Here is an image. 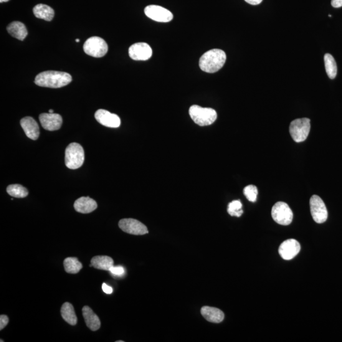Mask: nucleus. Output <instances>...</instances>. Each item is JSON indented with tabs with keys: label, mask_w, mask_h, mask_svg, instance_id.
Listing matches in <instances>:
<instances>
[{
	"label": "nucleus",
	"mask_w": 342,
	"mask_h": 342,
	"mask_svg": "<svg viewBox=\"0 0 342 342\" xmlns=\"http://www.w3.org/2000/svg\"><path fill=\"white\" fill-rule=\"evenodd\" d=\"M72 78L69 73L60 71H45L35 78V85L42 87L59 88L68 85Z\"/></svg>",
	"instance_id": "obj_1"
},
{
	"label": "nucleus",
	"mask_w": 342,
	"mask_h": 342,
	"mask_svg": "<svg viewBox=\"0 0 342 342\" xmlns=\"http://www.w3.org/2000/svg\"><path fill=\"white\" fill-rule=\"evenodd\" d=\"M225 60L226 55L224 51L220 49L210 50L200 57V68L205 72H216L224 66Z\"/></svg>",
	"instance_id": "obj_2"
},
{
	"label": "nucleus",
	"mask_w": 342,
	"mask_h": 342,
	"mask_svg": "<svg viewBox=\"0 0 342 342\" xmlns=\"http://www.w3.org/2000/svg\"><path fill=\"white\" fill-rule=\"evenodd\" d=\"M189 114L195 123L200 126L211 125L216 121L217 114L214 109L204 108L199 105H192Z\"/></svg>",
	"instance_id": "obj_3"
},
{
	"label": "nucleus",
	"mask_w": 342,
	"mask_h": 342,
	"mask_svg": "<svg viewBox=\"0 0 342 342\" xmlns=\"http://www.w3.org/2000/svg\"><path fill=\"white\" fill-rule=\"evenodd\" d=\"M85 161V151L82 146L77 143L68 144L65 149V163L70 169H77L83 166Z\"/></svg>",
	"instance_id": "obj_4"
},
{
	"label": "nucleus",
	"mask_w": 342,
	"mask_h": 342,
	"mask_svg": "<svg viewBox=\"0 0 342 342\" xmlns=\"http://www.w3.org/2000/svg\"><path fill=\"white\" fill-rule=\"evenodd\" d=\"M311 120L308 118L295 119L290 123L289 131L291 138L296 143L305 141L311 129Z\"/></svg>",
	"instance_id": "obj_5"
},
{
	"label": "nucleus",
	"mask_w": 342,
	"mask_h": 342,
	"mask_svg": "<svg viewBox=\"0 0 342 342\" xmlns=\"http://www.w3.org/2000/svg\"><path fill=\"white\" fill-rule=\"evenodd\" d=\"M86 54L95 58L103 57L108 52V45L105 41L100 37L88 38L83 46Z\"/></svg>",
	"instance_id": "obj_6"
},
{
	"label": "nucleus",
	"mask_w": 342,
	"mask_h": 342,
	"mask_svg": "<svg viewBox=\"0 0 342 342\" xmlns=\"http://www.w3.org/2000/svg\"><path fill=\"white\" fill-rule=\"evenodd\" d=\"M271 215L276 222L283 225L290 224L293 217L292 210L286 203L283 202H278L274 205Z\"/></svg>",
	"instance_id": "obj_7"
},
{
	"label": "nucleus",
	"mask_w": 342,
	"mask_h": 342,
	"mask_svg": "<svg viewBox=\"0 0 342 342\" xmlns=\"http://www.w3.org/2000/svg\"><path fill=\"white\" fill-rule=\"evenodd\" d=\"M310 209L314 221L319 224L326 222L328 219V210L323 200L318 195H313L310 199Z\"/></svg>",
	"instance_id": "obj_8"
},
{
	"label": "nucleus",
	"mask_w": 342,
	"mask_h": 342,
	"mask_svg": "<svg viewBox=\"0 0 342 342\" xmlns=\"http://www.w3.org/2000/svg\"><path fill=\"white\" fill-rule=\"evenodd\" d=\"M144 14L155 21L169 22L173 19V15L169 10L158 5H149L144 9Z\"/></svg>",
	"instance_id": "obj_9"
},
{
	"label": "nucleus",
	"mask_w": 342,
	"mask_h": 342,
	"mask_svg": "<svg viewBox=\"0 0 342 342\" xmlns=\"http://www.w3.org/2000/svg\"><path fill=\"white\" fill-rule=\"evenodd\" d=\"M119 226L124 232L134 235H143L148 233L145 225L139 220L128 218L121 219L119 222Z\"/></svg>",
	"instance_id": "obj_10"
},
{
	"label": "nucleus",
	"mask_w": 342,
	"mask_h": 342,
	"mask_svg": "<svg viewBox=\"0 0 342 342\" xmlns=\"http://www.w3.org/2000/svg\"><path fill=\"white\" fill-rule=\"evenodd\" d=\"M129 55L134 60H147L152 55V50L146 43H137L129 48Z\"/></svg>",
	"instance_id": "obj_11"
},
{
	"label": "nucleus",
	"mask_w": 342,
	"mask_h": 342,
	"mask_svg": "<svg viewBox=\"0 0 342 342\" xmlns=\"http://www.w3.org/2000/svg\"><path fill=\"white\" fill-rule=\"evenodd\" d=\"M300 250V243L295 239H289L281 243L279 253L284 260H289L298 255Z\"/></svg>",
	"instance_id": "obj_12"
},
{
	"label": "nucleus",
	"mask_w": 342,
	"mask_h": 342,
	"mask_svg": "<svg viewBox=\"0 0 342 342\" xmlns=\"http://www.w3.org/2000/svg\"><path fill=\"white\" fill-rule=\"evenodd\" d=\"M96 120L108 128H117L121 125V119L118 115L104 109H99L95 114Z\"/></svg>",
	"instance_id": "obj_13"
},
{
	"label": "nucleus",
	"mask_w": 342,
	"mask_h": 342,
	"mask_svg": "<svg viewBox=\"0 0 342 342\" xmlns=\"http://www.w3.org/2000/svg\"><path fill=\"white\" fill-rule=\"evenodd\" d=\"M39 119L43 128L47 131L58 130L62 125V116L58 113H43L40 114Z\"/></svg>",
	"instance_id": "obj_14"
},
{
	"label": "nucleus",
	"mask_w": 342,
	"mask_h": 342,
	"mask_svg": "<svg viewBox=\"0 0 342 342\" xmlns=\"http://www.w3.org/2000/svg\"><path fill=\"white\" fill-rule=\"evenodd\" d=\"M20 126L28 138L36 140L40 136V128L37 122L31 117H25L20 121Z\"/></svg>",
	"instance_id": "obj_15"
},
{
	"label": "nucleus",
	"mask_w": 342,
	"mask_h": 342,
	"mask_svg": "<svg viewBox=\"0 0 342 342\" xmlns=\"http://www.w3.org/2000/svg\"><path fill=\"white\" fill-rule=\"evenodd\" d=\"M73 207L78 212L89 214L96 209L97 204L95 200L89 197H82L75 200Z\"/></svg>",
	"instance_id": "obj_16"
},
{
	"label": "nucleus",
	"mask_w": 342,
	"mask_h": 342,
	"mask_svg": "<svg viewBox=\"0 0 342 342\" xmlns=\"http://www.w3.org/2000/svg\"><path fill=\"white\" fill-rule=\"evenodd\" d=\"M83 316L85 319L86 326L91 331H95L100 329L101 323L100 319L96 314L94 313L90 307L85 306L82 309Z\"/></svg>",
	"instance_id": "obj_17"
},
{
	"label": "nucleus",
	"mask_w": 342,
	"mask_h": 342,
	"mask_svg": "<svg viewBox=\"0 0 342 342\" xmlns=\"http://www.w3.org/2000/svg\"><path fill=\"white\" fill-rule=\"evenodd\" d=\"M201 314L203 317L210 323H221L224 318V314L222 311L212 307H203L201 309Z\"/></svg>",
	"instance_id": "obj_18"
},
{
	"label": "nucleus",
	"mask_w": 342,
	"mask_h": 342,
	"mask_svg": "<svg viewBox=\"0 0 342 342\" xmlns=\"http://www.w3.org/2000/svg\"><path fill=\"white\" fill-rule=\"evenodd\" d=\"M7 31L12 36L16 39L23 41L26 37L28 32L26 27L23 23L15 21L8 25Z\"/></svg>",
	"instance_id": "obj_19"
},
{
	"label": "nucleus",
	"mask_w": 342,
	"mask_h": 342,
	"mask_svg": "<svg viewBox=\"0 0 342 342\" xmlns=\"http://www.w3.org/2000/svg\"><path fill=\"white\" fill-rule=\"evenodd\" d=\"M33 13L38 19L51 21L54 17V10L47 5L38 4L33 9Z\"/></svg>",
	"instance_id": "obj_20"
},
{
	"label": "nucleus",
	"mask_w": 342,
	"mask_h": 342,
	"mask_svg": "<svg viewBox=\"0 0 342 342\" xmlns=\"http://www.w3.org/2000/svg\"><path fill=\"white\" fill-rule=\"evenodd\" d=\"M91 265L97 270L109 271L114 265L112 258L108 256H95L91 260Z\"/></svg>",
	"instance_id": "obj_21"
},
{
	"label": "nucleus",
	"mask_w": 342,
	"mask_h": 342,
	"mask_svg": "<svg viewBox=\"0 0 342 342\" xmlns=\"http://www.w3.org/2000/svg\"><path fill=\"white\" fill-rule=\"evenodd\" d=\"M61 315L62 318L70 325L74 326L77 324L78 318L75 315L74 309L72 304L65 302L61 308Z\"/></svg>",
	"instance_id": "obj_22"
},
{
	"label": "nucleus",
	"mask_w": 342,
	"mask_h": 342,
	"mask_svg": "<svg viewBox=\"0 0 342 342\" xmlns=\"http://www.w3.org/2000/svg\"><path fill=\"white\" fill-rule=\"evenodd\" d=\"M324 64H325L327 75L331 80L336 78L337 74V65L335 60L333 56L326 53L324 57Z\"/></svg>",
	"instance_id": "obj_23"
},
{
	"label": "nucleus",
	"mask_w": 342,
	"mask_h": 342,
	"mask_svg": "<svg viewBox=\"0 0 342 342\" xmlns=\"http://www.w3.org/2000/svg\"><path fill=\"white\" fill-rule=\"evenodd\" d=\"M66 272L70 274H77L83 268V264L76 257H67L63 261Z\"/></svg>",
	"instance_id": "obj_24"
},
{
	"label": "nucleus",
	"mask_w": 342,
	"mask_h": 342,
	"mask_svg": "<svg viewBox=\"0 0 342 342\" xmlns=\"http://www.w3.org/2000/svg\"><path fill=\"white\" fill-rule=\"evenodd\" d=\"M7 192L10 196L15 198H25L29 194L28 190L20 184H11L7 187Z\"/></svg>",
	"instance_id": "obj_25"
},
{
	"label": "nucleus",
	"mask_w": 342,
	"mask_h": 342,
	"mask_svg": "<svg viewBox=\"0 0 342 342\" xmlns=\"http://www.w3.org/2000/svg\"><path fill=\"white\" fill-rule=\"evenodd\" d=\"M242 204L240 200H234L228 205L227 212L232 216L240 217L243 214Z\"/></svg>",
	"instance_id": "obj_26"
},
{
	"label": "nucleus",
	"mask_w": 342,
	"mask_h": 342,
	"mask_svg": "<svg viewBox=\"0 0 342 342\" xmlns=\"http://www.w3.org/2000/svg\"><path fill=\"white\" fill-rule=\"evenodd\" d=\"M243 194L251 202H255L257 200L258 189L254 185H248L243 189Z\"/></svg>",
	"instance_id": "obj_27"
},
{
	"label": "nucleus",
	"mask_w": 342,
	"mask_h": 342,
	"mask_svg": "<svg viewBox=\"0 0 342 342\" xmlns=\"http://www.w3.org/2000/svg\"><path fill=\"white\" fill-rule=\"evenodd\" d=\"M109 271H110L111 275L118 276V277H120V276H123L125 274V270L122 266L113 265L110 269Z\"/></svg>",
	"instance_id": "obj_28"
},
{
	"label": "nucleus",
	"mask_w": 342,
	"mask_h": 342,
	"mask_svg": "<svg viewBox=\"0 0 342 342\" xmlns=\"http://www.w3.org/2000/svg\"><path fill=\"white\" fill-rule=\"evenodd\" d=\"M9 319L8 318V316L5 315L0 316V330H2L3 329L5 328L8 323H9Z\"/></svg>",
	"instance_id": "obj_29"
},
{
	"label": "nucleus",
	"mask_w": 342,
	"mask_h": 342,
	"mask_svg": "<svg viewBox=\"0 0 342 342\" xmlns=\"http://www.w3.org/2000/svg\"><path fill=\"white\" fill-rule=\"evenodd\" d=\"M102 290L106 294H111L113 292V289L111 286L106 285V283H103Z\"/></svg>",
	"instance_id": "obj_30"
},
{
	"label": "nucleus",
	"mask_w": 342,
	"mask_h": 342,
	"mask_svg": "<svg viewBox=\"0 0 342 342\" xmlns=\"http://www.w3.org/2000/svg\"><path fill=\"white\" fill-rule=\"evenodd\" d=\"M332 7L339 8L342 7V0H331Z\"/></svg>",
	"instance_id": "obj_31"
},
{
	"label": "nucleus",
	"mask_w": 342,
	"mask_h": 342,
	"mask_svg": "<svg viewBox=\"0 0 342 342\" xmlns=\"http://www.w3.org/2000/svg\"><path fill=\"white\" fill-rule=\"evenodd\" d=\"M245 1L250 5H257L260 4L262 0H245Z\"/></svg>",
	"instance_id": "obj_32"
},
{
	"label": "nucleus",
	"mask_w": 342,
	"mask_h": 342,
	"mask_svg": "<svg viewBox=\"0 0 342 342\" xmlns=\"http://www.w3.org/2000/svg\"><path fill=\"white\" fill-rule=\"evenodd\" d=\"M8 1H9V0H0V2H1V3L7 2Z\"/></svg>",
	"instance_id": "obj_33"
},
{
	"label": "nucleus",
	"mask_w": 342,
	"mask_h": 342,
	"mask_svg": "<svg viewBox=\"0 0 342 342\" xmlns=\"http://www.w3.org/2000/svg\"><path fill=\"white\" fill-rule=\"evenodd\" d=\"M49 113H54V111H53V110H52V109H50V110H49Z\"/></svg>",
	"instance_id": "obj_34"
},
{
	"label": "nucleus",
	"mask_w": 342,
	"mask_h": 342,
	"mask_svg": "<svg viewBox=\"0 0 342 342\" xmlns=\"http://www.w3.org/2000/svg\"><path fill=\"white\" fill-rule=\"evenodd\" d=\"M75 42H80V40H79V39H76V40H75Z\"/></svg>",
	"instance_id": "obj_35"
},
{
	"label": "nucleus",
	"mask_w": 342,
	"mask_h": 342,
	"mask_svg": "<svg viewBox=\"0 0 342 342\" xmlns=\"http://www.w3.org/2000/svg\"><path fill=\"white\" fill-rule=\"evenodd\" d=\"M124 341H117V342H123Z\"/></svg>",
	"instance_id": "obj_36"
}]
</instances>
